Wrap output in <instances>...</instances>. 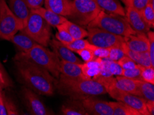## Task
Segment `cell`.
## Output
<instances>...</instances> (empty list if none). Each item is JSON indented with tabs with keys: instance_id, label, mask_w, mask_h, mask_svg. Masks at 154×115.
<instances>
[{
	"instance_id": "31",
	"label": "cell",
	"mask_w": 154,
	"mask_h": 115,
	"mask_svg": "<svg viewBox=\"0 0 154 115\" xmlns=\"http://www.w3.org/2000/svg\"><path fill=\"white\" fill-rule=\"evenodd\" d=\"M57 29L58 32L55 35V37L57 39V40L61 42L63 44H67L71 43V41L74 40V39L71 37V35H70L68 32L66 31L64 29H63L62 27L60 26H57Z\"/></svg>"
},
{
	"instance_id": "7",
	"label": "cell",
	"mask_w": 154,
	"mask_h": 115,
	"mask_svg": "<svg viewBox=\"0 0 154 115\" xmlns=\"http://www.w3.org/2000/svg\"><path fill=\"white\" fill-rule=\"evenodd\" d=\"M23 26L11 11L6 0H0V38L10 41Z\"/></svg>"
},
{
	"instance_id": "44",
	"label": "cell",
	"mask_w": 154,
	"mask_h": 115,
	"mask_svg": "<svg viewBox=\"0 0 154 115\" xmlns=\"http://www.w3.org/2000/svg\"><path fill=\"white\" fill-rule=\"evenodd\" d=\"M0 79H1V80L3 81V82H4V83H5V80H4V76H3V74H2V72L0 71Z\"/></svg>"
},
{
	"instance_id": "10",
	"label": "cell",
	"mask_w": 154,
	"mask_h": 115,
	"mask_svg": "<svg viewBox=\"0 0 154 115\" xmlns=\"http://www.w3.org/2000/svg\"><path fill=\"white\" fill-rule=\"evenodd\" d=\"M22 94L25 106L30 114L33 115L53 114V112L48 109L39 97L38 94L26 86L22 88Z\"/></svg>"
},
{
	"instance_id": "20",
	"label": "cell",
	"mask_w": 154,
	"mask_h": 115,
	"mask_svg": "<svg viewBox=\"0 0 154 115\" xmlns=\"http://www.w3.org/2000/svg\"><path fill=\"white\" fill-rule=\"evenodd\" d=\"M60 72L63 76L73 79H86L82 72L80 64L60 60Z\"/></svg>"
},
{
	"instance_id": "11",
	"label": "cell",
	"mask_w": 154,
	"mask_h": 115,
	"mask_svg": "<svg viewBox=\"0 0 154 115\" xmlns=\"http://www.w3.org/2000/svg\"><path fill=\"white\" fill-rule=\"evenodd\" d=\"M88 114L113 115V110L109 102L95 97H88L81 100Z\"/></svg>"
},
{
	"instance_id": "4",
	"label": "cell",
	"mask_w": 154,
	"mask_h": 115,
	"mask_svg": "<svg viewBox=\"0 0 154 115\" xmlns=\"http://www.w3.org/2000/svg\"><path fill=\"white\" fill-rule=\"evenodd\" d=\"M20 53L31 62L49 72L55 78H59L60 59L46 47L37 44L28 52Z\"/></svg>"
},
{
	"instance_id": "36",
	"label": "cell",
	"mask_w": 154,
	"mask_h": 115,
	"mask_svg": "<svg viewBox=\"0 0 154 115\" xmlns=\"http://www.w3.org/2000/svg\"><path fill=\"white\" fill-rule=\"evenodd\" d=\"M109 72L113 76H122L123 69L120 66L118 62H114L109 59Z\"/></svg>"
},
{
	"instance_id": "42",
	"label": "cell",
	"mask_w": 154,
	"mask_h": 115,
	"mask_svg": "<svg viewBox=\"0 0 154 115\" xmlns=\"http://www.w3.org/2000/svg\"><path fill=\"white\" fill-rule=\"evenodd\" d=\"M125 5L126 6V7H129L131 6V3L132 0H121Z\"/></svg>"
},
{
	"instance_id": "39",
	"label": "cell",
	"mask_w": 154,
	"mask_h": 115,
	"mask_svg": "<svg viewBox=\"0 0 154 115\" xmlns=\"http://www.w3.org/2000/svg\"><path fill=\"white\" fill-rule=\"evenodd\" d=\"M149 0H132L130 7H132L135 10L141 12L148 5Z\"/></svg>"
},
{
	"instance_id": "18",
	"label": "cell",
	"mask_w": 154,
	"mask_h": 115,
	"mask_svg": "<svg viewBox=\"0 0 154 115\" xmlns=\"http://www.w3.org/2000/svg\"><path fill=\"white\" fill-rule=\"evenodd\" d=\"M46 9L56 14L68 17L71 13L72 0H44Z\"/></svg>"
},
{
	"instance_id": "8",
	"label": "cell",
	"mask_w": 154,
	"mask_h": 115,
	"mask_svg": "<svg viewBox=\"0 0 154 115\" xmlns=\"http://www.w3.org/2000/svg\"><path fill=\"white\" fill-rule=\"evenodd\" d=\"M87 29L88 41L93 46L110 48L113 46L120 45L124 42V37L112 34L97 28L87 27Z\"/></svg>"
},
{
	"instance_id": "27",
	"label": "cell",
	"mask_w": 154,
	"mask_h": 115,
	"mask_svg": "<svg viewBox=\"0 0 154 115\" xmlns=\"http://www.w3.org/2000/svg\"><path fill=\"white\" fill-rule=\"evenodd\" d=\"M113 110V115H140L136 110L120 101L109 102Z\"/></svg>"
},
{
	"instance_id": "34",
	"label": "cell",
	"mask_w": 154,
	"mask_h": 115,
	"mask_svg": "<svg viewBox=\"0 0 154 115\" xmlns=\"http://www.w3.org/2000/svg\"><path fill=\"white\" fill-rule=\"evenodd\" d=\"M88 48H90L92 50L93 54H94L95 57L100 58V59H104V58H108L109 57V48H100V47L93 46L92 44H91Z\"/></svg>"
},
{
	"instance_id": "41",
	"label": "cell",
	"mask_w": 154,
	"mask_h": 115,
	"mask_svg": "<svg viewBox=\"0 0 154 115\" xmlns=\"http://www.w3.org/2000/svg\"><path fill=\"white\" fill-rule=\"evenodd\" d=\"M8 111H7L5 103L4 101V97L2 96V91L0 92V115H7Z\"/></svg>"
},
{
	"instance_id": "43",
	"label": "cell",
	"mask_w": 154,
	"mask_h": 115,
	"mask_svg": "<svg viewBox=\"0 0 154 115\" xmlns=\"http://www.w3.org/2000/svg\"><path fill=\"white\" fill-rule=\"evenodd\" d=\"M4 84H5V83L2 81L1 80V79H0V92H1V91H2V86H3V85H4Z\"/></svg>"
},
{
	"instance_id": "5",
	"label": "cell",
	"mask_w": 154,
	"mask_h": 115,
	"mask_svg": "<svg viewBox=\"0 0 154 115\" xmlns=\"http://www.w3.org/2000/svg\"><path fill=\"white\" fill-rule=\"evenodd\" d=\"M51 27L40 15L31 11L26 24L22 30L37 44L47 47L51 40Z\"/></svg>"
},
{
	"instance_id": "40",
	"label": "cell",
	"mask_w": 154,
	"mask_h": 115,
	"mask_svg": "<svg viewBox=\"0 0 154 115\" xmlns=\"http://www.w3.org/2000/svg\"><path fill=\"white\" fill-rule=\"evenodd\" d=\"M30 9H35L43 6L44 0H24Z\"/></svg>"
},
{
	"instance_id": "35",
	"label": "cell",
	"mask_w": 154,
	"mask_h": 115,
	"mask_svg": "<svg viewBox=\"0 0 154 115\" xmlns=\"http://www.w3.org/2000/svg\"><path fill=\"white\" fill-rule=\"evenodd\" d=\"M118 62L119 64H120V66L122 68L123 70L133 69L136 68L137 65H138L136 62H134L131 59L127 57V56L123 57L120 60H119Z\"/></svg>"
},
{
	"instance_id": "28",
	"label": "cell",
	"mask_w": 154,
	"mask_h": 115,
	"mask_svg": "<svg viewBox=\"0 0 154 115\" xmlns=\"http://www.w3.org/2000/svg\"><path fill=\"white\" fill-rule=\"evenodd\" d=\"M109 53L108 58L114 62H118L123 57L126 56L125 50H124V42L120 45L111 47L109 48Z\"/></svg>"
},
{
	"instance_id": "23",
	"label": "cell",
	"mask_w": 154,
	"mask_h": 115,
	"mask_svg": "<svg viewBox=\"0 0 154 115\" xmlns=\"http://www.w3.org/2000/svg\"><path fill=\"white\" fill-rule=\"evenodd\" d=\"M82 74L86 79H95L99 76L101 69V59L95 58L80 64Z\"/></svg>"
},
{
	"instance_id": "17",
	"label": "cell",
	"mask_w": 154,
	"mask_h": 115,
	"mask_svg": "<svg viewBox=\"0 0 154 115\" xmlns=\"http://www.w3.org/2000/svg\"><path fill=\"white\" fill-rule=\"evenodd\" d=\"M137 96L146 101L149 114H154V84L139 81Z\"/></svg>"
},
{
	"instance_id": "38",
	"label": "cell",
	"mask_w": 154,
	"mask_h": 115,
	"mask_svg": "<svg viewBox=\"0 0 154 115\" xmlns=\"http://www.w3.org/2000/svg\"><path fill=\"white\" fill-rule=\"evenodd\" d=\"M77 53L80 56V57L82 59V60L85 62H89V61H91L94 59L95 58H96L95 57L94 54H93L92 50L90 48H84L82 50H79Z\"/></svg>"
},
{
	"instance_id": "37",
	"label": "cell",
	"mask_w": 154,
	"mask_h": 115,
	"mask_svg": "<svg viewBox=\"0 0 154 115\" xmlns=\"http://www.w3.org/2000/svg\"><path fill=\"white\" fill-rule=\"evenodd\" d=\"M148 41H149V47H148V53L151 59V62L152 65L154 67V32L152 31H149L146 33Z\"/></svg>"
},
{
	"instance_id": "12",
	"label": "cell",
	"mask_w": 154,
	"mask_h": 115,
	"mask_svg": "<svg viewBox=\"0 0 154 115\" xmlns=\"http://www.w3.org/2000/svg\"><path fill=\"white\" fill-rule=\"evenodd\" d=\"M125 17L136 33L146 34L150 31V27L142 17L140 12L135 10L132 7H126Z\"/></svg>"
},
{
	"instance_id": "21",
	"label": "cell",
	"mask_w": 154,
	"mask_h": 115,
	"mask_svg": "<svg viewBox=\"0 0 154 115\" xmlns=\"http://www.w3.org/2000/svg\"><path fill=\"white\" fill-rule=\"evenodd\" d=\"M100 11L109 14L125 16V9L118 0H93Z\"/></svg>"
},
{
	"instance_id": "13",
	"label": "cell",
	"mask_w": 154,
	"mask_h": 115,
	"mask_svg": "<svg viewBox=\"0 0 154 115\" xmlns=\"http://www.w3.org/2000/svg\"><path fill=\"white\" fill-rule=\"evenodd\" d=\"M139 81L127 78L124 76L113 77L110 86L106 88V91L109 88H116L122 92L131 93L137 96Z\"/></svg>"
},
{
	"instance_id": "26",
	"label": "cell",
	"mask_w": 154,
	"mask_h": 115,
	"mask_svg": "<svg viewBox=\"0 0 154 115\" xmlns=\"http://www.w3.org/2000/svg\"><path fill=\"white\" fill-rule=\"evenodd\" d=\"M60 26L66 30L74 39H84L88 35L87 30L82 27L81 26L76 24L68 20Z\"/></svg>"
},
{
	"instance_id": "15",
	"label": "cell",
	"mask_w": 154,
	"mask_h": 115,
	"mask_svg": "<svg viewBox=\"0 0 154 115\" xmlns=\"http://www.w3.org/2000/svg\"><path fill=\"white\" fill-rule=\"evenodd\" d=\"M48 45H50L53 52L59 57L60 60L75 63L78 64L82 63V62L75 55L73 51L69 50L64 44H63L57 39H51Z\"/></svg>"
},
{
	"instance_id": "9",
	"label": "cell",
	"mask_w": 154,
	"mask_h": 115,
	"mask_svg": "<svg viewBox=\"0 0 154 115\" xmlns=\"http://www.w3.org/2000/svg\"><path fill=\"white\" fill-rule=\"evenodd\" d=\"M107 93L118 101L122 102L129 105L133 109L136 110L140 115H150L146 107V101L143 98L133 94L125 92L116 88H109Z\"/></svg>"
},
{
	"instance_id": "25",
	"label": "cell",
	"mask_w": 154,
	"mask_h": 115,
	"mask_svg": "<svg viewBox=\"0 0 154 115\" xmlns=\"http://www.w3.org/2000/svg\"><path fill=\"white\" fill-rule=\"evenodd\" d=\"M124 50H125L126 56L131 59L137 65H141V66L143 67H153L152 63H151V59L150 57H149L148 52L140 53L131 50L125 45V42H124Z\"/></svg>"
},
{
	"instance_id": "6",
	"label": "cell",
	"mask_w": 154,
	"mask_h": 115,
	"mask_svg": "<svg viewBox=\"0 0 154 115\" xmlns=\"http://www.w3.org/2000/svg\"><path fill=\"white\" fill-rule=\"evenodd\" d=\"M100 11L93 0H73L68 17L76 24L87 26Z\"/></svg>"
},
{
	"instance_id": "22",
	"label": "cell",
	"mask_w": 154,
	"mask_h": 115,
	"mask_svg": "<svg viewBox=\"0 0 154 115\" xmlns=\"http://www.w3.org/2000/svg\"><path fill=\"white\" fill-rule=\"evenodd\" d=\"M31 11L40 15L51 26L53 27L56 28L57 26L62 24L65 21L67 20V18L64 17V16L58 15L54 12L48 10L45 8H42V7L32 9Z\"/></svg>"
},
{
	"instance_id": "14",
	"label": "cell",
	"mask_w": 154,
	"mask_h": 115,
	"mask_svg": "<svg viewBox=\"0 0 154 115\" xmlns=\"http://www.w3.org/2000/svg\"><path fill=\"white\" fill-rule=\"evenodd\" d=\"M124 42L128 48L135 52H147L149 41L146 34L136 33L124 37Z\"/></svg>"
},
{
	"instance_id": "1",
	"label": "cell",
	"mask_w": 154,
	"mask_h": 115,
	"mask_svg": "<svg viewBox=\"0 0 154 115\" xmlns=\"http://www.w3.org/2000/svg\"><path fill=\"white\" fill-rule=\"evenodd\" d=\"M15 65L23 83L40 95L54 94L55 78L49 72L24 57L20 53L14 57Z\"/></svg>"
},
{
	"instance_id": "32",
	"label": "cell",
	"mask_w": 154,
	"mask_h": 115,
	"mask_svg": "<svg viewBox=\"0 0 154 115\" xmlns=\"http://www.w3.org/2000/svg\"><path fill=\"white\" fill-rule=\"evenodd\" d=\"M140 76L142 81L154 84V68L141 66Z\"/></svg>"
},
{
	"instance_id": "16",
	"label": "cell",
	"mask_w": 154,
	"mask_h": 115,
	"mask_svg": "<svg viewBox=\"0 0 154 115\" xmlns=\"http://www.w3.org/2000/svg\"><path fill=\"white\" fill-rule=\"evenodd\" d=\"M8 7L14 15L22 23L24 29L31 11L26 2L24 0H9Z\"/></svg>"
},
{
	"instance_id": "3",
	"label": "cell",
	"mask_w": 154,
	"mask_h": 115,
	"mask_svg": "<svg viewBox=\"0 0 154 115\" xmlns=\"http://www.w3.org/2000/svg\"><path fill=\"white\" fill-rule=\"evenodd\" d=\"M87 27L97 28L124 37L136 34L131 28L125 16L109 14L103 11H100L97 17L87 26Z\"/></svg>"
},
{
	"instance_id": "24",
	"label": "cell",
	"mask_w": 154,
	"mask_h": 115,
	"mask_svg": "<svg viewBox=\"0 0 154 115\" xmlns=\"http://www.w3.org/2000/svg\"><path fill=\"white\" fill-rule=\"evenodd\" d=\"M61 112L64 115H87L81 100L71 98L62 106Z\"/></svg>"
},
{
	"instance_id": "30",
	"label": "cell",
	"mask_w": 154,
	"mask_h": 115,
	"mask_svg": "<svg viewBox=\"0 0 154 115\" xmlns=\"http://www.w3.org/2000/svg\"><path fill=\"white\" fill-rule=\"evenodd\" d=\"M141 15L142 17L145 21L146 23L149 25V26L151 28L154 27V8L151 6L150 4H148V5L144 8L141 12Z\"/></svg>"
},
{
	"instance_id": "33",
	"label": "cell",
	"mask_w": 154,
	"mask_h": 115,
	"mask_svg": "<svg viewBox=\"0 0 154 115\" xmlns=\"http://www.w3.org/2000/svg\"><path fill=\"white\" fill-rule=\"evenodd\" d=\"M141 66L140 65H137L136 68L133 69H129V70H123L122 72V75L125 77H127V78L135 79V80H141Z\"/></svg>"
},
{
	"instance_id": "19",
	"label": "cell",
	"mask_w": 154,
	"mask_h": 115,
	"mask_svg": "<svg viewBox=\"0 0 154 115\" xmlns=\"http://www.w3.org/2000/svg\"><path fill=\"white\" fill-rule=\"evenodd\" d=\"M20 52L26 53L35 45L37 44L31 37L29 36L23 30H20L10 40Z\"/></svg>"
},
{
	"instance_id": "2",
	"label": "cell",
	"mask_w": 154,
	"mask_h": 115,
	"mask_svg": "<svg viewBox=\"0 0 154 115\" xmlns=\"http://www.w3.org/2000/svg\"><path fill=\"white\" fill-rule=\"evenodd\" d=\"M55 88L62 95L78 100L107 93L105 87L95 79H73L62 74L55 81Z\"/></svg>"
},
{
	"instance_id": "29",
	"label": "cell",
	"mask_w": 154,
	"mask_h": 115,
	"mask_svg": "<svg viewBox=\"0 0 154 115\" xmlns=\"http://www.w3.org/2000/svg\"><path fill=\"white\" fill-rule=\"evenodd\" d=\"M91 44L88 40L84 39H74L73 41L71 43L65 44L67 48L69 50L73 51V53H78L79 50H82L84 48H88L90 46Z\"/></svg>"
}]
</instances>
